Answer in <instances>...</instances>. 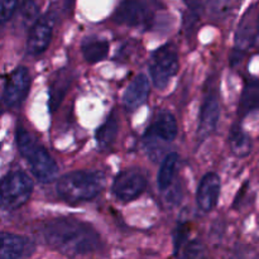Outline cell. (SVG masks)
Masks as SVG:
<instances>
[{
	"label": "cell",
	"instance_id": "obj_11",
	"mask_svg": "<svg viewBox=\"0 0 259 259\" xmlns=\"http://www.w3.org/2000/svg\"><path fill=\"white\" fill-rule=\"evenodd\" d=\"M177 136V121L175 116L168 111H162L153 123L148 126L146 134H144V142L147 146L153 142H164L169 143L174 141Z\"/></svg>",
	"mask_w": 259,
	"mask_h": 259
},
{
	"label": "cell",
	"instance_id": "obj_22",
	"mask_svg": "<svg viewBox=\"0 0 259 259\" xmlns=\"http://www.w3.org/2000/svg\"><path fill=\"white\" fill-rule=\"evenodd\" d=\"M185 2H186L187 9L184 15V28L187 35H191L194 34L197 23H199L202 4L200 0H185Z\"/></svg>",
	"mask_w": 259,
	"mask_h": 259
},
{
	"label": "cell",
	"instance_id": "obj_16",
	"mask_svg": "<svg viewBox=\"0 0 259 259\" xmlns=\"http://www.w3.org/2000/svg\"><path fill=\"white\" fill-rule=\"evenodd\" d=\"M259 108V78L245 81L244 88H243L242 95H240L239 113L240 118L248 115L253 110Z\"/></svg>",
	"mask_w": 259,
	"mask_h": 259
},
{
	"label": "cell",
	"instance_id": "obj_24",
	"mask_svg": "<svg viewBox=\"0 0 259 259\" xmlns=\"http://www.w3.org/2000/svg\"><path fill=\"white\" fill-rule=\"evenodd\" d=\"M19 0H0V25L12 19Z\"/></svg>",
	"mask_w": 259,
	"mask_h": 259
},
{
	"label": "cell",
	"instance_id": "obj_2",
	"mask_svg": "<svg viewBox=\"0 0 259 259\" xmlns=\"http://www.w3.org/2000/svg\"><path fill=\"white\" fill-rule=\"evenodd\" d=\"M105 186V176L100 171H73L60 177L56 185L58 196L65 201L83 202L95 199Z\"/></svg>",
	"mask_w": 259,
	"mask_h": 259
},
{
	"label": "cell",
	"instance_id": "obj_5",
	"mask_svg": "<svg viewBox=\"0 0 259 259\" xmlns=\"http://www.w3.org/2000/svg\"><path fill=\"white\" fill-rule=\"evenodd\" d=\"M179 67V53L175 46L168 43L157 48L149 60V73L153 85L159 90L166 89Z\"/></svg>",
	"mask_w": 259,
	"mask_h": 259
},
{
	"label": "cell",
	"instance_id": "obj_8",
	"mask_svg": "<svg viewBox=\"0 0 259 259\" xmlns=\"http://www.w3.org/2000/svg\"><path fill=\"white\" fill-rule=\"evenodd\" d=\"M30 78L29 71L25 67H17L9 77L5 81L4 95H3V103L8 108H17L27 98L30 89Z\"/></svg>",
	"mask_w": 259,
	"mask_h": 259
},
{
	"label": "cell",
	"instance_id": "obj_6",
	"mask_svg": "<svg viewBox=\"0 0 259 259\" xmlns=\"http://www.w3.org/2000/svg\"><path fill=\"white\" fill-rule=\"evenodd\" d=\"M147 187V179L139 169H124L113 182V194L119 201L129 202L138 199Z\"/></svg>",
	"mask_w": 259,
	"mask_h": 259
},
{
	"label": "cell",
	"instance_id": "obj_3",
	"mask_svg": "<svg viewBox=\"0 0 259 259\" xmlns=\"http://www.w3.org/2000/svg\"><path fill=\"white\" fill-rule=\"evenodd\" d=\"M17 147L23 158L29 164L32 174L43 184L52 182L58 175V166L47 149L25 129L19 128L15 134Z\"/></svg>",
	"mask_w": 259,
	"mask_h": 259
},
{
	"label": "cell",
	"instance_id": "obj_21",
	"mask_svg": "<svg viewBox=\"0 0 259 259\" xmlns=\"http://www.w3.org/2000/svg\"><path fill=\"white\" fill-rule=\"evenodd\" d=\"M177 164H179V154L177 153H168L166 158L162 161L161 167H159L158 177H157V182H158V187L164 191L168 189L174 182L175 176H176Z\"/></svg>",
	"mask_w": 259,
	"mask_h": 259
},
{
	"label": "cell",
	"instance_id": "obj_4",
	"mask_svg": "<svg viewBox=\"0 0 259 259\" xmlns=\"http://www.w3.org/2000/svg\"><path fill=\"white\" fill-rule=\"evenodd\" d=\"M33 192V181L22 171H12L0 179V210L14 211L28 202Z\"/></svg>",
	"mask_w": 259,
	"mask_h": 259
},
{
	"label": "cell",
	"instance_id": "obj_27",
	"mask_svg": "<svg viewBox=\"0 0 259 259\" xmlns=\"http://www.w3.org/2000/svg\"><path fill=\"white\" fill-rule=\"evenodd\" d=\"M73 2H75V0H65V8H66V10L71 9V7H72V5H73Z\"/></svg>",
	"mask_w": 259,
	"mask_h": 259
},
{
	"label": "cell",
	"instance_id": "obj_18",
	"mask_svg": "<svg viewBox=\"0 0 259 259\" xmlns=\"http://www.w3.org/2000/svg\"><path fill=\"white\" fill-rule=\"evenodd\" d=\"M252 8L250 10H248L245 13V15L243 17V19L240 20V24L238 27L237 35H235V43H237L238 51H244L245 48L249 47L253 43L255 37V33H258L257 29V19H255V24H253L252 22Z\"/></svg>",
	"mask_w": 259,
	"mask_h": 259
},
{
	"label": "cell",
	"instance_id": "obj_14",
	"mask_svg": "<svg viewBox=\"0 0 259 259\" xmlns=\"http://www.w3.org/2000/svg\"><path fill=\"white\" fill-rule=\"evenodd\" d=\"M151 83L144 75H138L132 80L123 95V105L128 111H133L143 105L148 99Z\"/></svg>",
	"mask_w": 259,
	"mask_h": 259
},
{
	"label": "cell",
	"instance_id": "obj_13",
	"mask_svg": "<svg viewBox=\"0 0 259 259\" xmlns=\"http://www.w3.org/2000/svg\"><path fill=\"white\" fill-rule=\"evenodd\" d=\"M222 181L214 172L206 174L199 182L196 192V201L204 212H210L215 209L220 196Z\"/></svg>",
	"mask_w": 259,
	"mask_h": 259
},
{
	"label": "cell",
	"instance_id": "obj_20",
	"mask_svg": "<svg viewBox=\"0 0 259 259\" xmlns=\"http://www.w3.org/2000/svg\"><path fill=\"white\" fill-rule=\"evenodd\" d=\"M229 146L233 154L239 158L247 157L252 151V141H250L249 136L238 124L233 125L230 129Z\"/></svg>",
	"mask_w": 259,
	"mask_h": 259
},
{
	"label": "cell",
	"instance_id": "obj_12",
	"mask_svg": "<svg viewBox=\"0 0 259 259\" xmlns=\"http://www.w3.org/2000/svg\"><path fill=\"white\" fill-rule=\"evenodd\" d=\"M118 24L139 27L149 20V9L142 0H123L113 17Z\"/></svg>",
	"mask_w": 259,
	"mask_h": 259
},
{
	"label": "cell",
	"instance_id": "obj_9",
	"mask_svg": "<svg viewBox=\"0 0 259 259\" xmlns=\"http://www.w3.org/2000/svg\"><path fill=\"white\" fill-rule=\"evenodd\" d=\"M220 118V101L219 95L214 88L209 89L202 101L197 125V136L200 141L210 136L215 131Z\"/></svg>",
	"mask_w": 259,
	"mask_h": 259
},
{
	"label": "cell",
	"instance_id": "obj_1",
	"mask_svg": "<svg viewBox=\"0 0 259 259\" xmlns=\"http://www.w3.org/2000/svg\"><path fill=\"white\" fill-rule=\"evenodd\" d=\"M52 249L70 257L86 255L100 249L101 238L89 223L75 218H57L46 223L42 230Z\"/></svg>",
	"mask_w": 259,
	"mask_h": 259
},
{
	"label": "cell",
	"instance_id": "obj_25",
	"mask_svg": "<svg viewBox=\"0 0 259 259\" xmlns=\"http://www.w3.org/2000/svg\"><path fill=\"white\" fill-rule=\"evenodd\" d=\"M20 14L27 22L38 19V7L34 0H24L20 8Z\"/></svg>",
	"mask_w": 259,
	"mask_h": 259
},
{
	"label": "cell",
	"instance_id": "obj_28",
	"mask_svg": "<svg viewBox=\"0 0 259 259\" xmlns=\"http://www.w3.org/2000/svg\"><path fill=\"white\" fill-rule=\"evenodd\" d=\"M257 29H258V33H259V13L257 15Z\"/></svg>",
	"mask_w": 259,
	"mask_h": 259
},
{
	"label": "cell",
	"instance_id": "obj_19",
	"mask_svg": "<svg viewBox=\"0 0 259 259\" xmlns=\"http://www.w3.org/2000/svg\"><path fill=\"white\" fill-rule=\"evenodd\" d=\"M118 132L119 121L115 113H113L108 116V119H106V120L99 126L98 131H96L95 139L99 148H109V147L114 143V141H115L116 136H118Z\"/></svg>",
	"mask_w": 259,
	"mask_h": 259
},
{
	"label": "cell",
	"instance_id": "obj_7",
	"mask_svg": "<svg viewBox=\"0 0 259 259\" xmlns=\"http://www.w3.org/2000/svg\"><path fill=\"white\" fill-rule=\"evenodd\" d=\"M56 14L52 10L38 18L30 28L27 40V53L30 56L42 55L52 40L53 29H55Z\"/></svg>",
	"mask_w": 259,
	"mask_h": 259
},
{
	"label": "cell",
	"instance_id": "obj_26",
	"mask_svg": "<svg viewBox=\"0 0 259 259\" xmlns=\"http://www.w3.org/2000/svg\"><path fill=\"white\" fill-rule=\"evenodd\" d=\"M5 78L0 77V99L3 100V95H4V89H5Z\"/></svg>",
	"mask_w": 259,
	"mask_h": 259
},
{
	"label": "cell",
	"instance_id": "obj_17",
	"mask_svg": "<svg viewBox=\"0 0 259 259\" xmlns=\"http://www.w3.org/2000/svg\"><path fill=\"white\" fill-rule=\"evenodd\" d=\"M81 52L89 63H98L108 56L109 42L98 37H88L82 40Z\"/></svg>",
	"mask_w": 259,
	"mask_h": 259
},
{
	"label": "cell",
	"instance_id": "obj_15",
	"mask_svg": "<svg viewBox=\"0 0 259 259\" xmlns=\"http://www.w3.org/2000/svg\"><path fill=\"white\" fill-rule=\"evenodd\" d=\"M71 85V73L67 70H61L58 71L55 75V77L52 78L50 85V91H48V95H50V101H48V105H50L51 111H55L56 109L60 106V104L62 103L63 98H65L66 93L70 89Z\"/></svg>",
	"mask_w": 259,
	"mask_h": 259
},
{
	"label": "cell",
	"instance_id": "obj_23",
	"mask_svg": "<svg viewBox=\"0 0 259 259\" xmlns=\"http://www.w3.org/2000/svg\"><path fill=\"white\" fill-rule=\"evenodd\" d=\"M206 9L210 17L222 19L230 9V0H206Z\"/></svg>",
	"mask_w": 259,
	"mask_h": 259
},
{
	"label": "cell",
	"instance_id": "obj_10",
	"mask_svg": "<svg viewBox=\"0 0 259 259\" xmlns=\"http://www.w3.org/2000/svg\"><path fill=\"white\" fill-rule=\"evenodd\" d=\"M34 249V243L29 238L0 232V259H24L30 257Z\"/></svg>",
	"mask_w": 259,
	"mask_h": 259
}]
</instances>
